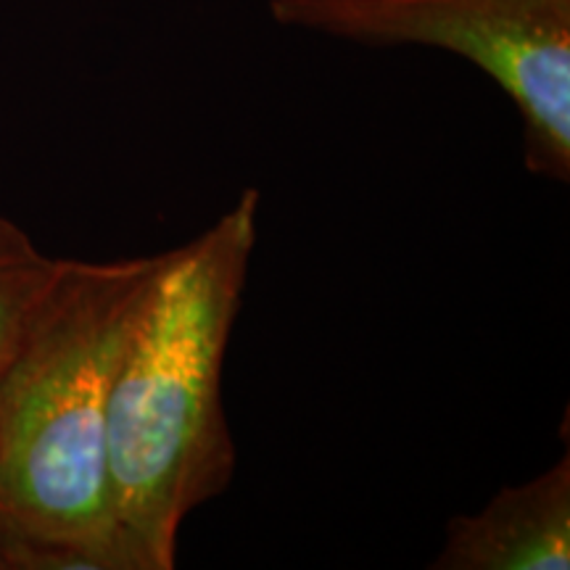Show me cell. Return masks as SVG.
<instances>
[{
	"instance_id": "cell-4",
	"label": "cell",
	"mask_w": 570,
	"mask_h": 570,
	"mask_svg": "<svg viewBox=\"0 0 570 570\" xmlns=\"http://www.w3.org/2000/svg\"><path fill=\"white\" fill-rule=\"evenodd\" d=\"M433 570H568L570 458L446 523Z\"/></svg>"
},
{
	"instance_id": "cell-3",
	"label": "cell",
	"mask_w": 570,
	"mask_h": 570,
	"mask_svg": "<svg viewBox=\"0 0 570 570\" xmlns=\"http://www.w3.org/2000/svg\"><path fill=\"white\" fill-rule=\"evenodd\" d=\"M269 17L354 46L460 56L515 106L525 169L570 183V0H269Z\"/></svg>"
},
{
	"instance_id": "cell-1",
	"label": "cell",
	"mask_w": 570,
	"mask_h": 570,
	"mask_svg": "<svg viewBox=\"0 0 570 570\" xmlns=\"http://www.w3.org/2000/svg\"><path fill=\"white\" fill-rule=\"evenodd\" d=\"M159 254L56 259L0 373V568L138 570L114 520L109 404Z\"/></svg>"
},
{
	"instance_id": "cell-2",
	"label": "cell",
	"mask_w": 570,
	"mask_h": 570,
	"mask_svg": "<svg viewBox=\"0 0 570 570\" xmlns=\"http://www.w3.org/2000/svg\"><path fill=\"white\" fill-rule=\"evenodd\" d=\"M259 206V190H240L196 238L167 248L125 341L109 404V487L138 570H173L183 523L235 475L223 377Z\"/></svg>"
},
{
	"instance_id": "cell-5",
	"label": "cell",
	"mask_w": 570,
	"mask_h": 570,
	"mask_svg": "<svg viewBox=\"0 0 570 570\" xmlns=\"http://www.w3.org/2000/svg\"><path fill=\"white\" fill-rule=\"evenodd\" d=\"M53 267L56 256H48L24 227L0 214V373Z\"/></svg>"
}]
</instances>
